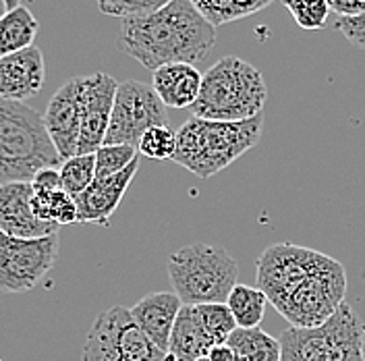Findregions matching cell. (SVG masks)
Listing matches in <instances>:
<instances>
[{
  "label": "cell",
  "mask_w": 365,
  "mask_h": 361,
  "mask_svg": "<svg viewBox=\"0 0 365 361\" xmlns=\"http://www.w3.org/2000/svg\"><path fill=\"white\" fill-rule=\"evenodd\" d=\"M255 287L293 328H318L344 303L346 270L318 249L274 243L257 258Z\"/></svg>",
  "instance_id": "obj_1"
},
{
  "label": "cell",
  "mask_w": 365,
  "mask_h": 361,
  "mask_svg": "<svg viewBox=\"0 0 365 361\" xmlns=\"http://www.w3.org/2000/svg\"><path fill=\"white\" fill-rule=\"evenodd\" d=\"M120 48L150 71L187 63L195 65L216 42V27L210 25L191 0H173L150 15L123 19Z\"/></svg>",
  "instance_id": "obj_2"
},
{
  "label": "cell",
  "mask_w": 365,
  "mask_h": 361,
  "mask_svg": "<svg viewBox=\"0 0 365 361\" xmlns=\"http://www.w3.org/2000/svg\"><path fill=\"white\" fill-rule=\"evenodd\" d=\"M262 131L264 114L241 123L191 116L177 131V152L173 162L200 179H210L255 148L262 139Z\"/></svg>",
  "instance_id": "obj_3"
},
{
  "label": "cell",
  "mask_w": 365,
  "mask_h": 361,
  "mask_svg": "<svg viewBox=\"0 0 365 361\" xmlns=\"http://www.w3.org/2000/svg\"><path fill=\"white\" fill-rule=\"evenodd\" d=\"M266 98L268 88L262 73L239 56H225L205 71L191 111L205 121L241 123L259 116Z\"/></svg>",
  "instance_id": "obj_4"
},
{
  "label": "cell",
  "mask_w": 365,
  "mask_h": 361,
  "mask_svg": "<svg viewBox=\"0 0 365 361\" xmlns=\"http://www.w3.org/2000/svg\"><path fill=\"white\" fill-rule=\"evenodd\" d=\"M61 164L44 116L23 102L0 100V185L31 180L40 171L61 168Z\"/></svg>",
  "instance_id": "obj_5"
},
{
  "label": "cell",
  "mask_w": 365,
  "mask_h": 361,
  "mask_svg": "<svg viewBox=\"0 0 365 361\" xmlns=\"http://www.w3.org/2000/svg\"><path fill=\"white\" fill-rule=\"evenodd\" d=\"M166 270L182 305L227 303L239 285V264L227 249L212 243H193L170 253Z\"/></svg>",
  "instance_id": "obj_6"
},
{
  "label": "cell",
  "mask_w": 365,
  "mask_h": 361,
  "mask_svg": "<svg viewBox=\"0 0 365 361\" xmlns=\"http://www.w3.org/2000/svg\"><path fill=\"white\" fill-rule=\"evenodd\" d=\"M280 345V361H365L364 324L346 301L318 328H287Z\"/></svg>",
  "instance_id": "obj_7"
},
{
  "label": "cell",
  "mask_w": 365,
  "mask_h": 361,
  "mask_svg": "<svg viewBox=\"0 0 365 361\" xmlns=\"http://www.w3.org/2000/svg\"><path fill=\"white\" fill-rule=\"evenodd\" d=\"M164 355L123 305L96 317L83 345V361H164Z\"/></svg>",
  "instance_id": "obj_8"
},
{
  "label": "cell",
  "mask_w": 365,
  "mask_h": 361,
  "mask_svg": "<svg viewBox=\"0 0 365 361\" xmlns=\"http://www.w3.org/2000/svg\"><path fill=\"white\" fill-rule=\"evenodd\" d=\"M168 114L158 93L143 81L118 83L114 98L110 125L104 137V146H139V139L152 127L166 125Z\"/></svg>",
  "instance_id": "obj_9"
},
{
  "label": "cell",
  "mask_w": 365,
  "mask_h": 361,
  "mask_svg": "<svg viewBox=\"0 0 365 361\" xmlns=\"http://www.w3.org/2000/svg\"><path fill=\"white\" fill-rule=\"evenodd\" d=\"M58 233L19 239L0 230V291L27 293L44 278L58 258Z\"/></svg>",
  "instance_id": "obj_10"
},
{
  "label": "cell",
  "mask_w": 365,
  "mask_h": 361,
  "mask_svg": "<svg viewBox=\"0 0 365 361\" xmlns=\"http://www.w3.org/2000/svg\"><path fill=\"white\" fill-rule=\"evenodd\" d=\"M118 81L108 73L83 75L81 91V136L77 154H96L104 146V137L110 125L114 98Z\"/></svg>",
  "instance_id": "obj_11"
},
{
  "label": "cell",
  "mask_w": 365,
  "mask_h": 361,
  "mask_svg": "<svg viewBox=\"0 0 365 361\" xmlns=\"http://www.w3.org/2000/svg\"><path fill=\"white\" fill-rule=\"evenodd\" d=\"M81 91L83 77H73L63 83L44 113V125L61 158L77 156L81 136Z\"/></svg>",
  "instance_id": "obj_12"
},
{
  "label": "cell",
  "mask_w": 365,
  "mask_h": 361,
  "mask_svg": "<svg viewBox=\"0 0 365 361\" xmlns=\"http://www.w3.org/2000/svg\"><path fill=\"white\" fill-rule=\"evenodd\" d=\"M31 180H13L0 185V230L19 239H40L56 235L58 226L48 225L34 214Z\"/></svg>",
  "instance_id": "obj_13"
},
{
  "label": "cell",
  "mask_w": 365,
  "mask_h": 361,
  "mask_svg": "<svg viewBox=\"0 0 365 361\" xmlns=\"http://www.w3.org/2000/svg\"><path fill=\"white\" fill-rule=\"evenodd\" d=\"M46 63L38 46L0 56V100L25 102L44 88Z\"/></svg>",
  "instance_id": "obj_14"
},
{
  "label": "cell",
  "mask_w": 365,
  "mask_h": 361,
  "mask_svg": "<svg viewBox=\"0 0 365 361\" xmlns=\"http://www.w3.org/2000/svg\"><path fill=\"white\" fill-rule=\"evenodd\" d=\"M139 171V158L129 164L118 175L106 177V179H93L90 187L75 198L79 225H100L108 226V220L120 205L131 180L135 179Z\"/></svg>",
  "instance_id": "obj_15"
},
{
  "label": "cell",
  "mask_w": 365,
  "mask_h": 361,
  "mask_svg": "<svg viewBox=\"0 0 365 361\" xmlns=\"http://www.w3.org/2000/svg\"><path fill=\"white\" fill-rule=\"evenodd\" d=\"M181 307V299L175 293H152L137 301L131 307V316L148 339L166 353Z\"/></svg>",
  "instance_id": "obj_16"
},
{
  "label": "cell",
  "mask_w": 365,
  "mask_h": 361,
  "mask_svg": "<svg viewBox=\"0 0 365 361\" xmlns=\"http://www.w3.org/2000/svg\"><path fill=\"white\" fill-rule=\"evenodd\" d=\"M202 81L204 75L187 63H170L152 73V88L162 104L170 108H191L200 96Z\"/></svg>",
  "instance_id": "obj_17"
},
{
  "label": "cell",
  "mask_w": 365,
  "mask_h": 361,
  "mask_svg": "<svg viewBox=\"0 0 365 361\" xmlns=\"http://www.w3.org/2000/svg\"><path fill=\"white\" fill-rule=\"evenodd\" d=\"M210 349H212V342L205 337L204 328L195 314V307L182 305L175 322L166 353L177 357V361H195L207 355Z\"/></svg>",
  "instance_id": "obj_18"
},
{
  "label": "cell",
  "mask_w": 365,
  "mask_h": 361,
  "mask_svg": "<svg viewBox=\"0 0 365 361\" xmlns=\"http://www.w3.org/2000/svg\"><path fill=\"white\" fill-rule=\"evenodd\" d=\"M40 23L27 6H17L0 17V56L31 48Z\"/></svg>",
  "instance_id": "obj_19"
},
{
  "label": "cell",
  "mask_w": 365,
  "mask_h": 361,
  "mask_svg": "<svg viewBox=\"0 0 365 361\" xmlns=\"http://www.w3.org/2000/svg\"><path fill=\"white\" fill-rule=\"evenodd\" d=\"M243 361H280L282 345L262 328H237L227 340Z\"/></svg>",
  "instance_id": "obj_20"
},
{
  "label": "cell",
  "mask_w": 365,
  "mask_h": 361,
  "mask_svg": "<svg viewBox=\"0 0 365 361\" xmlns=\"http://www.w3.org/2000/svg\"><path fill=\"white\" fill-rule=\"evenodd\" d=\"M34 214L44 220L48 225H77L79 214H77V203L75 198L68 195L65 189H54V191H34L31 198Z\"/></svg>",
  "instance_id": "obj_21"
},
{
  "label": "cell",
  "mask_w": 365,
  "mask_h": 361,
  "mask_svg": "<svg viewBox=\"0 0 365 361\" xmlns=\"http://www.w3.org/2000/svg\"><path fill=\"white\" fill-rule=\"evenodd\" d=\"M227 305L239 328H259L266 314L268 297L257 287L237 285L228 295Z\"/></svg>",
  "instance_id": "obj_22"
},
{
  "label": "cell",
  "mask_w": 365,
  "mask_h": 361,
  "mask_svg": "<svg viewBox=\"0 0 365 361\" xmlns=\"http://www.w3.org/2000/svg\"><path fill=\"white\" fill-rule=\"evenodd\" d=\"M193 307L212 347L225 345L228 337L239 328L227 303H204V305H193Z\"/></svg>",
  "instance_id": "obj_23"
},
{
  "label": "cell",
  "mask_w": 365,
  "mask_h": 361,
  "mask_svg": "<svg viewBox=\"0 0 365 361\" xmlns=\"http://www.w3.org/2000/svg\"><path fill=\"white\" fill-rule=\"evenodd\" d=\"M61 183L68 195H81L93 179H96V154H77L73 158L63 160L61 168Z\"/></svg>",
  "instance_id": "obj_24"
},
{
  "label": "cell",
  "mask_w": 365,
  "mask_h": 361,
  "mask_svg": "<svg viewBox=\"0 0 365 361\" xmlns=\"http://www.w3.org/2000/svg\"><path fill=\"white\" fill-rule=\"evenodd\" d=\"M137 152L152 160H173L177 152V131H173L168 125L152 127L139 139Z\"/></svg>",
  "instance_id": "obj_25"
},
{
  "label": "cell",
  "mask_w": 365,
  "mask_h": 361,
  "mask_svg": "<svg viewBox=\"0 0 365 361\" xmlns=\"http://www.w3.org/2000/svg\"><path fill=\"white\" fill-rule=\"evenodd\" d=\"M137 158V148L133 146H102L96 152V179L118 175Z\"/></svg>",
  "instance_id": "obj_26"
},
{
  "label": "cell",
  "mask_w": 365,
  "mask_h": 361,
  "mask_svg": "<svg viewBox=\"0 0 365 361\" xmlns=\"http://www.w3.org/2000/svg\"><path fill=\"white\" fill-rule=\"evenodd\" d=\"M301 29H322L330 15L328 0H282Z\"/></svg>",
  "instance_id": "obj_27"
},
{
  "label": "cell",
  "mask_w": 365,
  "mask_h": 361,
  "mask_svg": "<svg viewBox=\"0 0 365 361\" xmlns=\"http://www.w3.org/2000/svg\"><path fill=\"white\" fill-rule=\"evenodd\" d=\"M173 0H98V9L104 15L120 17V19H131L150 15L154 11H160Z\"/></svg>",
  "instance_id": "obj_28"
},
{
  "label": "cell",
  "mask_w": 365,
  "mask_h": 361,
  "mask_svg": "<svg viewBox=\"0 0 365 361\" xmlns=\"http://www.w3.org/2000/svg\"><path fill=\"white\" fill-rule=\"evenodd\" d=\"M191 4L197 9V13L205 21L214 27L241 19V13H239L235 0H191Z\"/></svg>",
  "instance_id": "obj_29"
},
{
  "label": "cell",
  "mask_w": 365,
  "mask_h": 361,
  "mask_svg": "<svg viewBox=\"0 0 365 361\" xmlns=\"http://www.w3.org/2000/svg\"><path fill=\"white\" fill-rule=\"evenodd\" d=\"M334 29L342 34L351 44L365 50V13L353 17H336Z\"/></svg>",
  "instance_id": "obj_30"
},
{
  "label": "cell",
  "mask_w": 365,
  "mask_h": 361,
  "mask_svg": "<svg viewBox=\"0 0 365 361\" xmlns=\"http://www.w3.org/2000/svg\"><path fill=\"white\" fill-rule=\"evenodd\" d=\"M31 187H34V191H54V189H63L58 168H44V171H40V173L31 179Z\"/></svg>",
  "instance_id": "obj_31"
},
{
  "label": "cell",
  "mask_w": 365,
  "mask_h": 361,
  "mask_svg": "<svg viewBox=\"0 0 365 361\" xmlns=\"http://www.w3.org/2000/svg\"><path fill=\"white\" fill-rule=\"evenodd\" d=\"M328 4L336 17H353L365 13V0H328Z\"/></svg>",
  "instance_id": "obj_32"
},
{
  "label": "cell",
  "mask_w": 365,
  "mask_h": 361,
  "mask_svg": "<svg viewBox=\"0 0 365 361\" xmlns=\"http://www.w3.org/2000/svg\"><path fill=\"white\" fill-rule=\"evenodd\" d=\"M272 0H235L239 13H241V19L243 17H250L253 13H259L262 9H266Z\"/></svg>",
  "instance_id": "obj_33"
},
{
  "label": "cell",
  "mask_w": 365,
  "mask_h": 361,
  "mask_svg": "<svg viewBox=\"0 0 365 361\" xmlns=\"http://www.w3.org/2000/svg\"><path fill=\"white\" fill-rule=\"evenodd\" d=\"M210 360L212 361H243L237 353H235V349L232 347H228L227 342L225 345H216V347H212L210 349Z\"/></svg>",
  "instance_id": "obj_34"
},
{
  "label": "cell",
  "mask_w": 365,
  "mask_h": 361,
  "mask_svg": "<svg viewBox=\"0 0 365 361\" xmlns=\"http://www.w3.org/2000/svg\"><path fill=\"white\" fill-rule=\"evenodd\" d=\"M4 2H6V9H9V11H13V9L21 6V0H4Z\"/></svg>",
  "instance_id": "obj_35"
},
{
  "label": "cell",
  "mask_w": 365,
  "mask_h": 361,
  "mask_svg": "<svg viewBox=\"0 0 365 361\" xmlns=\"http://www.w3.org/2000/svg\"><path fill=\"white\" fill-rule=\"evenodd\" d=\"M6 11H9V9H6V2H4V0H0V17H2Z\"/></svg>",
  "instance_id": "obj_36"
},
{
  "label": "cell",
  "mask_w": 365,
  "mask_h": 361,
  "mask_svg": "<svg viewBox=\"0 0 365 361\" xmlns=\"http://www.w3.org/2000/svg\"><path fill=\"white\" fill-rule=\"evenodd\" d=\"M195 361H212V360H210V355H204V357H200V360H195Z\"/></svg>",
  "instance_id": "obj_37"
},
{
  "label": "cell",
  "mask_w": 365,
  "mask_h": 361,
  "mask_svg": "<svg viewBox=\"0 0 365 361\" xmlns=\"http://www.w3.org/2000/svg\"><path fill=\"white\" fill-rule=\"evenodd\" d=\"M364 355H365V326H364Z\"/></svg>",
  "instance_id": "obj_38"
},
{
  "label": "cell",
  "mask_w": 365,
  "mask_h": 361,
  "mask_svg": "<svg viewBox=\"0 0 365 361\" xmlns=\"http://www.w3.org/2000/svg\"><path fill=\"white\" fill-rule=\"evenodd\" d=\"M0 361H2V360H0Z\"/></svg>",
  "instance_id": "obj_39"
}]
</instances>
